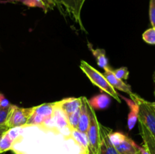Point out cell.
Returning a JSON list of instances; mask_svg holds the SVG:
<instances>
[{
	"label": "cell",
	"instance_id": "29",
	"mask_svg": "<svg viewBox=\"0 0 155 154\" xmlns=\"http://www.w3.org/2000/svg\"><path fill=\"white\" fill-rule=\"evenodd\" d=\"M154 96H155V90H154Z\"/></svg>",
	"mask_w": 155,
	"mask_h": 154
},
{
	"label": "cell",
	"instance_id": "17",
	"mask_svg": "<svg viewBox=\"0 0 155 154\" xmlns=\"http://www.w3.org/2000/svg\"><path fill=\"white\" fill-rule=\"evenodd\" d=\"M6 131L2 134L1 139H0V154L11 150L12 143H13V140L9 137Z\"/></svg>",
	"mask_w": 155,
	"mask_h": 154
},
{
	"label": "cell",
	"instance_id": "13",
	"mask_svg": "<svg viewBox=\"0 0 155 154\" xmlns=\"http://www.w3.org/2000/svg\"><path fill=\"white\" fill-rule=\"evenodd\" d=\"M89 104L94 110H104L110 106V98L107 94L101 93L89 100Z\"/></svg>",
	"mask_w": 155,
	"mask_h": 154
},
{
	"label": "cell",
	"instance_id": "6",
	"mask_svg": "<svg viewBox=\"0 0 155 154\" xmlns=\"http://www.w3.org/2000/svg\"><path fill=\"white\" fill-rule=\"evenodd\" d=\"M34 110V107L23 108L13 105L8 115L5 125L8 128L22 127L27 125Z\"/></svg>",
	"mask_w": 155,
	"mask_h": 154
},
{
	"label": "cell",
	"instance_id": "18",
	"mask_svg": "<svg viewBox=\"0 0 155 154\" xmlns=\"http://www.w3.org/2000/svg\"><path fill=\"white\" fill-rule=\"evenodd\" d=\"M85 1L86 0H76V20L75 22L77 23L79 25V27H80L82 30L83 31H86L84 28V26L83 25V23L81 21V11L83 8V4H84Z\"/></svg>",
	"mask_w": 155,
	"mask_h": 154
},
{
	"label": "cell",
	"instance_id": "23",
	"mask_svg": "<svg viewBox=\"0 0 155 154\" xmlns=\"http://www.w3.org/2000/svg\"><path fill=\"white\" fill-rule=\"evenodd\" d=\"M112 71H113V73L114 74L115 76L121 80H127L128 79L129 75H130V72H129L127 67H120L119 69H114V70Z\"/></svg>",
	"mask_w": 155,
	"mask_h": 154
},
{
	"label": "cell",
	"instance_id": "16",
	"mask_svg": "<svg viewBox=\"0 0 155 154\" xmlns=\"http://www.w3.org/2000/svg\"><path fill=\"white\" fill-rule=\"evenodd\" d=\"M64 8L65 12L71 16L75 21L76 20V0H57Z\"/></svg>",
	"mask_w": 155,
	"mask_h": 154
},
{
	"label": "cell",
	"instance_id": "4",
	"mask_svg": "<svg viewBox=\"0 0 155 154\" xmlns=\"http://www.w3.org/2000/svg\"><path fill=\"white\" fill-rule=\"evenodd\" d=\"M108 137L118 154H140L141 146L124 133L111 130Z\"/></svg>",
	"mask_w": 155,
	"mask_h": 154
},
{
	"label": "cell",
	"instance_id": "9",
	"mask_svg": "<svg viewBox=\"0 0 155 154\" xmlns=\"http://www.w3.org/2000/svg\"><path fill=\"white\" fill-rule=\"evenodd\" d=\"M104 75L105 76V78L107 79L108 82L110 83V85L114 88L118 89V90L121 91L125 92V93L128 94L130 96L133 94L130 85L126 84L123 80L119 79L117 78L114 75V74L113 73L112 69H110V67L104 69Z\"/></svg>",
	"mask_w": 155,
	"mask_h": 154
},
{
	"label": "cell",
	"instance_id": "12",
	"mask_svg": "<svg viewBox=\"0 0 155 154\" xmlns=\"http://www.w3.org/2000/svg\"><path fill=\"white\" fill-rule=\"evenodd\" d=\"M139 133L143 140V146L148 149L150 154H155V139L154 137L140 122H139Z\"/></svg>",
	"mask_w": 155,
	"mask_h": 154
},
{
	"label": "cell",
	"instance_id": "11",
	"mask_svg": "<svg viewBox=\"0 0 155 154\" xmlns=\"http://www.w3.org/2000/svg\"><path fill=\"white\" fill-rule=\"evenodd\" d=\"M120 96L127 102V105L130 107V113L128 115L127 125H128L129 130L131 131L134 128L138 121V118H139V106H138L137 103L136 101H133L132 99H128V98H124L121 95H120Z\"/></svg>",
	"mask_w": 155,
	"mask_h": 154
},
{
	"label": "cell",
	"instance_id": "2",
	"mask_svg": "<svg viewBox=\"0 0 155 154\" xmlns=\"http://www.w3.org/2000/svg\"><path fill=\"white\" fill-rule=\"evenodd\" d=\"M80 68L81 69V70L83 71V73H85V75L88 77V79L90 80L91 82H92L94 85L99 88L101 89V91H103L105 92L107 95L111 96L112 98H114L118 103L120 104V96L119 94L117 92L116 89L114 88L110 85V83L108 82L107 79H106L105 76L104 75V74H102L101 72H100L99 71L95 69L93 66L89 65V63L86 61H85V60H81V61H80Z\"/></svg>",
	"mask_w": 155,
	"mask_h": 154
},
{
	"label": "cell",
	"instance_id": "24",
	"mask_svg": "<svg viewBox=\"0 0 155 154\" xmlns=\"http://www.w3.org/2000/svg\"><path fill=\"white\" fill-rule=\"evenodd\" d=\"M149 18L151 26L155 28V0H150Z\"/></svg>",
	"mask_w": 155,
	"mask_h": 154
},
{
	"label": "cell",
	"instance_id": "1",
	"mask_svg": "<svg viewBox=\"0 0 155 154\" xmlns=\"http://www.w3.org/2000/svg\"><path fill=\"white\" fill-rule=\"evenodd\" d=\"M11 150L15 154H90L74 140L71 131L33 125L18 127Z\"/></svg>",
	"mask_w": 155,
	"mask_h": 154
},
{
	"label": "cell",
	"instance_id": "3",
	"mask_svg": "<svg viewBox=\"0 0 155 154\" xmlns=\"http://www.w3.org/2000/svg\"><path fill=\"white\" fill-rule=\"evenodd\" d=\"M130 97L139 106L138 121L146 127L155 139V102L146 101L134 93Z\"/></svg>",
	"mask_w": 155,
	"mask_h": 154
},
{
	"label": "cell",
	"instance_id": "20",
	"mask_svg": "<svg viewBox=\"0 0 155 154\" xmlns=\"http://www.w3.org/2000/svg\"><path fill=\"white\" fill-rule=\"evenodd\" d=\"M142 39L146 43L150 45H155V28L148 29L142 34Z\"/></svg>",
	"mask_w": 155,
	"mask_h": 154
},
{
	"label": "cell",
	"instance_id": "8",
	"mask_svg": "<svg viewBox=\"0 0 155 154\" xmlns=\"http://www.w3.org/2000/svg\"><path fill=\"white\" fill-rule=\"evenodd\" d=\"M111 129L100 123V135H101V143H100L99 154H118L116 149L111 142L110 141L108 134Z\"/></svg>",
	"mask_w": 155,
	"mask_h": 154
},
{
	"label": "cell",
	"instance_id": "27",
	"mask_svg": "<svg viewBox=\"0 0 155 154\" xmlns=\"http://www.w3.org/2000/svg\"><path fill=\"white\" fill-rule=\"evenodd\" d=\"M8 129V128L7 126H6L5 125H2V126H0V139H1L2 136V134H4L5 132Z\"/></svg>",
	"mask_w": 155,
	"mask_h": 154
},
{
	"label": "cell",
	"instance_id": "14",
	"mask_svg": "<svg viewBox=\"0 0 155 154\" xmlns=\"http://www.w3.org/2000/svg\"><path fill=\"white\" fill-rule=\"evenodd\" d=\"M88 46H89V48L91 50V51H92L94 57L96 58L97 63H98V66L104 69L108 68V60H107V57H106L105 51H104V49H101V48H96V49H94V48H92V45L89 43L88 44Z\"/></svg>",
	"mask_w": 155,
	"mask_h": 154
},
{
	"label": "cell",
	"instance_id": "7",
	"mask_svg": "<svg viewBox=\"0 0 155 154\" xmlns=\"http://www.w3.org/2000/svg\"><path fill=\"white\" fill-rule=\"evenodd\" d=\"M89 100L86 97H81V108H80V116L77 130L80 132L86 134L88 128L90 123V112H89Z\"/></svg>",
	"mask_w": 155,
	"mask_h": 154
},
{
	"label": "cell",
	"instance_id": "28",
	"mask_svg": "<svg viewBox=\"0 0 155 154\" xmlns=\"http://www.w3.org/2000/svg\"><path fill=\"white\" fill-rule=\"evenodd\" d=\"M140 154H150L148 149L145 147V146H141L140 147Z\"/></svg>",
	"mask_w": 155,
	"mask_h": 154
},
{
	"label": "cell",
	"instance_id": "5",
	"mask_svg": "<svg viewBox=\"0 0 155 154\" xmlns=\"http://www.w3.org/2000/svg\"><path fill=\"white\" fill-rule=\"evenodd\" d=\"M90 112V123L86 131L88 146L90 154H99L101 135H100V123L95 113V110L89 107Z\"/></svg>",
	"mask_w": 155,
	"mask_h": 154
},
{
	"label": "cell",
	"instance_id": "22",
	"mask_svg": "<svg viewBox=\"0 0 155 154\" xmlns=\"http://www.w3.org/2000/svg\"><path fill=\"white\" fill-rule=\"evenodd\" d=\"M12 104L6 107H0V126L5 125L6 121H7L8 115L10 113L11 110H12Z\"/></svg>",
	"mask_w": 155,
	"mask_h": 154
},
{
	"label": "cell",
	"instance_id": "10",
	"mask_svg": "<svg viewBox=\"0 0 155 154\" xmlns=\"http://www.w3.org/2000/svg\"><path fill=\"white\" fill-rule=\"evenodd\" d=\"M55 105L61 109L67 116L74 113L77 109L81 107V97L80 98H68L54 102Z\"/></svg>",
	"mask_w": 155,
	"mask_h": 154
},
{
	"label": "cell",
	"instance_id": "21",
	"mask_svg": "<svg viewBox=\"0 0 155 154\" xmlns=\"http://www.w3.org/2000/svg\"><path fill=\"white\" fill-rule=\"evenodd\" d=\"M18 1H21L25 5L28 6L30 8H40L44 11L45 13H46V10H45V7L42 2L41 0H18Z\"/></svg>",
	"mask_w": 155,
	"mask_h": 154
},
{
	"label": "cell",
	"instance_id": "15",
	"mask_svg": "<svg viewBox=\"0 0 155 154\" xmlns=\"http://www.w3.org/2000/svg\"><path fill=\"white\" fill-rule=\"evenodd\" d=\"M54 103H48V104H43L42 105L34 107L33 113L44 116L45 118H50L54 114Z\"/></svg>",
	"mask_w": 155,
	"mask_h": 154
},
{
	"label": "cell",
	"instance_id": "19",
	"mask_svg": "<svg viewBox=\"0 0 155 154\" xmlns=\"http://www.w3.org/2000/svg\"><path fill=\"white\" fill-rule=\"evenodd\" d=\"M80 108L77 109L74 113H72L70 116H67L68 117V123H69L70 127H71V129H77V127H78L79 121H80Z\"/></svg>",
	"mask_w": 155,
	"mask_h": 154
},
{
	"label": "cell",
	"instance_id": "25",
	"mask_svg": "<svg viewBox=\"0 0 155 154\" xmlns=\"http://www.w3.org/2000/svg\"><path fill=\"white\" fill-rule=\"evenodd\" d=\"M44 4L46 10V13L50 10H53L58 5L57 0H41Z\"/></svg>",
	"mask_w": 155,
	"mask_h": 154
},
{
	"label": "cell",
	"instance_id": "26",
	"mask_svg": "<svg viewBox=\"0 0 155 154\" xmlns=\"http://www.w3.org/2000/svg\"><path fill=\"white\" fill-rule=\"evenodd\" d=\"M11 104L9 102L8 100L5 97V95L3 94L0 93V107H6L10 106Z\"/></svg>",
	"mask_w": 155,
	"mask_h": 154
}]
</instances>
